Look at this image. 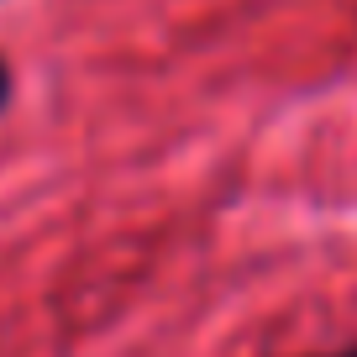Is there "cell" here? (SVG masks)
<instances>
[{
    "label": "cell",
    "instance_id": "1",
    "mask_svg": "<svg viewBox=\"0 0 357 357\" xmlns=\"http://www.w3.org/2000/svg\"><path fill=\"white\" fill-rule=\"evenodd\" d=\"M11 63H6V58H0V111H6V105H11Z\"/></svg>",
    "mask_w": 357,
    "mask_h": 357
},
{
    "label": "cell",
    "instance_id": "2",
    "mask_svg": "<svg viewBox=\"0 0 357 357\" xmlns=\"http://www.w3.org/2000/svg\"><path fill=\"white\" fill-rule=\"evenodd\" d=\"M331 357H357V347H347V352H331Z\"/></svg>",
    "mask_w": 357,
    "mask_h": 357
}]
</instances>
